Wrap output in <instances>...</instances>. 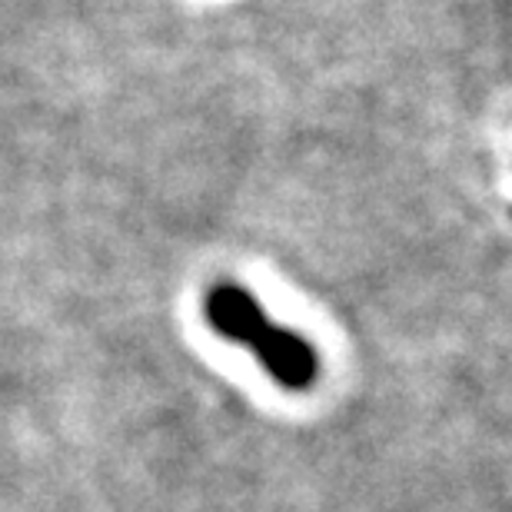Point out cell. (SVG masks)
<instances>
[{"mask_svg": "<svg viewBox=\"0 0 512 512\" xmlns=\"http://www.w3.org/2000/svg\"><path fill=\"white\" fill-rule=\"evenodd\" d=\"M203 316L213 326V333H220L223 340L253 346L260 340V333L270 326V316L263 313V306L256 303V296L247 293L243 286L220 283L203 296Z\"/></svg>", "mask_w": 512, "mask_h": 512, "instance_id": "obj_2", "label": "cell"}, {"mask_svg": "<svg viewBox=\"0 0 512 512\" xmlns=\"http://www.w3.org/2000/svg\"><path fill=\"white\" fill-rule=\"evenodd\" d=\"M253 353L263 363V370L286 389H310L316 373H320V356H316L313 346L300 333L276 323L260 333V340L253 343Z\"/></svg>", "mask_w": 512, "mask_h": 512, "instance_id": "obj_1", "label": "cell"}]
</instances>
